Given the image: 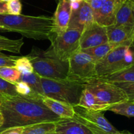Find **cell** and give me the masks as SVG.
I'll return each mask as SVG.
<instances>
[{
	"mask_svg": "<svg viewBox=\"0 0 134 134\" xmlns=\"http://www.w3.org/2000/svg\"><path fill=\"white\" fill-rule=\"evenodd\" d=\"M21 73L14 66H2L0 67V78L15 83L20 81Z\"/></svg>",
	"mask_w": 134,
	"mask_h": 134,
	"instance_id": "obj_24",
	"label": "cell"
},
{
	"mask_svg": "<svg viewBox=\"0 0 134 134\" xmlns=\"http://www.w3.org/2000/svg\"><path fill=\"white\" fill-rule=\"evenodd\" d=\"M56 131L60 134H93L87 127L74 118H60L56 122Z\"/></svg>",
	"mask_w": 134,
	"mask_h": 134,
	"instance_id": "obj_15",
	"label": "cell"
},
{
	"mask_svg": "<svg viewBox=\"0 0 134 134\" xmlns=\"http://www.w3.org/2000/svg\"><path fill=\"white\" fill-rule=\"evenodd\" d=\"M0 110L4 117V124L0 131L14 126L57 122L60 119L43 103L41 99L20 95L0 96Z\"/></svg>",
	"mask_w": 134,
	"mask_h": 134,
	"instance_id": "obj_1",
	"label": "cell"
},
{
	"mask_svg": "<svg viewBox=\"0 0 134 134\" xmlns=\"http://www.w3.org/2000/svg\"><path fill=\"white\" fill-rule=\"evenodd\" d=\"M70 3H81L83 1V0H69Z\"/></svg>",
	"mask_w": 134,
	"mask_h": 134,
	"instance_id": "obj_35",
	"label": "cell"
},
{
	"mask_svg": "<svg viewBox=\"0 0 134 134\" xmlns=\"http://www.w3.org/2000/svg\"><path fill=\"white\" fill-rule=\"evenodd\" d=\"M78 105L87 110L96 112L108 110L109 108L111 106L110 105L103 102L102 100L98 99L91 91L86 88H84L81 94Z\"/></svg>",
	"mask_w": 134,
	"mask_h": 134,
	"instance_id": "obj_16",
	"label": "cell"
},
{
	"mask_svg": "<svg viewBox=\"0 0 134 134\" xmlns=\"http://www.w3.org/2000/svg\"><path fill=\"white\" fill-rule=\"evenodd\" d=\"M43 103L60 118H73L75 114L74 106L46 96L41 97Z\"/></svg>",
	"mask_w": 134,
	"mask_h": 134,
	"instance_id": "obj_14",
	"label": "cell"
},
{
	"mask_svg": "<svg viewBox=\"0 0 134 134\" xmlns=\"http://www.w3.org/2000/svg\"><path fill=\"white\" fill-rule=\"evenodd\" d=\"M51 134H60V133H59L57 132V131H55V132L53 133H51Z\"/></svg>",
	"mask_w": 134,
	"mask_h": 134,
	"instance_id": "obj_38",
	"label": "cell"
},
{
	"mask_svg": "<svg viewBox=\"0 0 134 134\" xmlns=\"http://www.w3.org/2000/svg\"><path fill=\"white\" fill-rule=\"evenodd\" d=\"M72 14L71 3L69 0H59L53 18V34H59L69 28Z\"/></svg>",
	"mask_w": 134,
	"mask_h": 134,
	"instance_id": "obj_13",
	"label": "cell"
},
{
	"mask_svg": "<svg viewBox=\"0 0 134 134\" xmlns=\"http://www.w3.org/2000/svg\"><path fill=\"white\" fill-rule=\"evenodd\" d=\"M44 96L55 100L78 105L81 94L85 88L83 83L70 80H55L41 78Z\"/></svg>",
	"mask_w": 134,
	"mask_h": 134,
	"instance_id": "obj_4",
	"label": "cell"
},
{
	"mask_svg": "<svg viewBox=\"0 0 134 134\" xmlns=\"http://www.w3.org/2000/svg\"><path fill=\"white\" fill-rule=\"evenodd\" d=\"M133 24H134V0H126L117 13L113 26Z\"/></svg>",
	"mask_w": 134,
	"mask_h": 134,
	"instance_id": "obj_17",
	"label": "cell"
},
{
	"mask_svg": "<svg viewBox=\"0 0 134 134\" xmlns=\"http://www.w3.org/2000/svg\"><path fill=\"white\" fill-rule=\"evenodd\" d=\"M82 31L77 28H68L59 34H53L50 39L49 49L60 60L68 61L72 54L80 50V39Z\"/></svg>",
	"mask_w": 134,
	"mask_h": 134,
	"instance_id": "obj_7",
	"label": "cell"
},
{
	"mask_svg": "<svg viewBox=\"0 0 134 134\" xmlns=\"http://www.w3.org/2000/svg\"><path fill=\"white\" fill-rule=\"evenodd\" d=\"M15 84L16 86V90L19 95L32 98H38V99H41L42 97V96L36 93L32 90V88L25 82L19 81V82L15 83Z\"/></svg>",
	"mask_w": 134,
	"mask_h": 134,
	"instance_id": "obj_26",
	"label": "cell"
},
{
	"mask_svg": "<svg viewBox=\"0 0 134 134\" xmlns=\"http://www.w3.org/2000/svg\"><path fill=\"white\" fill-rule=\"evenodd\" d=\"M109 42L107 27L93 22L83 30L80 39V50L96 47Z\"/></svg>",
	"mask_w": 134,
	"mask_h": 134,
	"instance_id": "obj_10",
	"label": "cell"
},
{
	"mask_svg": "<svg viewBox=\"0 0 134 134\" xmlns=\"http://www.w3.org/2000/svg\"><path fill=\"white\" fill-rule=\"evenodd\" d=\"M24 126H14L0 131V134H23Z\"/></svg>",
	"mask_w": 134,
	"mask_h": 134,
	"instance_id": "obj_32",
	"label": "cell"
},
{
	"mask_svg": "<svg viewBox=\"0 0 134 134\" xmlns=\"http://www.w3.org/2000/svg\"><path fill=\"white\" fill-rule=\"evenodd\" d=\"M74 119L84 125L93 134H118L120 132L107 120L102 112L87 110L74 106Z\"/></svg>",
	"mask_w": 134,
	"mask_h": 134,
	"instance_id": "obj_8",
	"label": "cell"
},
{
	"mask_svg": "<svg viewBox=\"0 0 134 134\" xmlns=\"http://www.w3.org/2000/svg\"><path fill=\"white\" fill-rule=\"evenodd\" d=\"M41 78L42 77L34 71L29 74H21L20 81L26 83L38 95L44 96Z\"/></svg>",
	"mask_w": 134,
	"mask_h": 134,
	"instance_id": "obj_21",
	"label": "cell"
},
{
	"mask_svg": "<svg viewBox=\"0 0 134 134\" xmlns=\"http://www.w3.org/2000/svg\"><path fill=\"white\" fill-rule=\"evenodd\" d=\"M24 45L23 38L19 40H11L0 36V51H5L9 52L19 53Z\"/></svg>",
	"mask_w": 134,
	"mask_h": 134,
	"instance_id": "obj_23",
	"label": "cell"
},
{
	"mask_svg": "<svg viewBox=\"0 0 134 134\" xmlns=\"http://www.w3.org/2000/svg\"><path fill=\"white\" fill-rule=\"evenodd\" d=\"M56 131V122H43L24 126L23 134H51Z\"/></svg>",
	"mask_w": 134,
	"mask_h": 134,
	"instance_id": "obj_19",
	"label": "cell"
},
{
	"mask_svg": "<svg viewBox=\"0 0 134 134\" xmlns=\"http://www.w3.org/2000/svg\"><path fill=\"white\" fill-rule=\"evenodd\" d=\"M34 71L42 78L68 80L69 62L57 58L49 49L46 51L32 49L28 55Z\"/></svg>",
	"mask_w": 134,
	"mask_h": 134,
	"instance_id": "obj_3",
	"label": "cell"
},
{
	"mask_svg": "<svg viewBox=\"0 0 134 134\" xmlns=\"http://www.w3.org/2000/svg\"><path fill=\"white\" fill-rule=\"evenodd\" d=\"M85 88L103 102L110 105L128 100L124 91L116 84L98 78L87 82L85 84Z\"/></svg>",
	"mask_w": 134,
	"mask_h": 134,
	"instance_id": "obj_9",
	"label": "cell"
},
{
	"mask_svg": "<svg viewBox=\"0 0 134 134\" xmlns=\"http://www.w3.org/2000/svg\"><path fill=\"white\" fill-rule=\"evenodd\" d=\"M130 134H133V133H130Z\"/></svg>",
	"mask_w": 134,
	"mask_h": 134,
	"instance_id": "obj_39",
	"label": "cell"
},
{
	"mask_svg": "<svg viewBox=\"0 0 134 134\" xmlns=\"http://www.w3.org/2000/svg\"><path fill=\"white\" fill-rule=\"evenodd\" d=\"M18 56L7 55L0 51V67L15 66L16 61L19 59Z\"/></svg>",
	"mask_w": 134,
	"mask_h": 134,
	"instance_id": "obj_29",
	"label": "cell"
},
{
	"mask_svg": "<svg viewBox=\"0 0 134 134\" xmlns=\"http://www.w3.org/2000/svg\"><path fill=\"white\" fill-rule=\"evenodd\" d=\"M118 134H130V132L127 131H120Z\"/></svg>",
	"mask_w": 134,
	"mask_h": 134,
	"instance_id": "obj_36",
	"label": "cell"
},
{
	"mask_svg": "<svg viewBox=\"0 0 134 134\" xmlns=\"http://www.w3.org/2000/svg\"><path fill=\"white\" fill-rule=\"evenodd\" d=\"M108 110L128 118L134 117V101L127 100L114 104L111 105Z\"/></svg>",
	"mask_w": 134,
	"mask_h": 134,
	"instance_id": "obj_22",
	"label": "cell"
},
{
	"mask_svg": "<svg viewBox=\"0 0 134 134\" xmlns=\"http://www.w3.org/2000/svg\"><path fill=\"white\" fill-rule=\"evenodd\" d=\"M0 28L16 32L36 40H49L53 34V18L47 16H28L0 14Z\"/></svg>",
	"mask_w": 134,
	"mask_h": 134,
	"instance_id": "obj_2",
	"label": "cell"
},
{
	"mask_svg": "<svg viewBox=\"0 0 134 134\" xmlns=\"http://www.w3.org/2000/svg\"><path fill=\"white\" fill-rule=\"evenodd\" d=\"M114 48H115V47L113 44L107 42L96 47L82 49V51L90 55L94 61L97 63L98 62L104 59Z\"/></svg>",
	"mask_w": 134,
	"mask_h": 134,
	"instance_id": "obj_20",
	"label": "cell"
},
{
	"mask_svg": "<svg viewBox=\"0 0 134 134\" xmlns=\"http://www.w3.org/2000/svg\"><path fill=\"white\" fill-rule=\"evenodd\" d=\"M3 95L16 96L19 95V93L16 90L15 83L9 82L0 78V96Z\"/></svg>",
	"mask_w": 134,
	"mask_h": 134,
	"instance_id": "obj_27",
	"label": "cell"
},
{
	"mask_svg": "<svg viewBox=\"0 0 134 134\" xmlns=\"http://www.w3.org/2000/svg\"><path fill=\"white\" fill-rule=\"evenodd\" d=\"M95 22L93 10L83 0L77 9L72 11L69 28H77L82 31L87 26Z\"/></svg>",
	"mask_w": 134,
	"mask_h": 134,
	"instance_id": "obj_12",
	"label": "cell"
},
{
	"mask_svg": "<svg viewBox=\"0 0 134 134\" xmlns=\"http://www.w3.org/2000/svg\"><path fill=\"white\" fill-rule=\"evenodd\" d=\"M68 62V80L86 84L89 81L97 78L96 63L90 55L82 50H78L72 54Z\"/></svg>",
	"mask_w": 134,
	"mask_h": 134,
	"instance_id": "obj_6",
	"label": "cell"
},
{
	"mask_svg": "<svg viewBox=\"0 0 134 134\" xmlns=\"http://www.w3.org/2000/svg\"><path fill=\"white\" fill-rule=\"evenodd\" d=\"M133 47L122 46L113 49L102 60L96 63L97 78L117 72L134 64Z\"/></svg>",
	"mask_w": 134,
	"mask_h": 134,
	"instance_id": "obj_5",
	"label": "cell"
},
{
	"mask_svg": "<svg viewBox=\"0 0 134 134\" xmlns=\"http://www.w3.org/2000/svg\"><path fill=\"white\" fill-rule=\"evenodd\" d=\"M21 74H29L34 72L33 65L27 56L19 57L14 66Z\"/></svg>",
	"mask_w": 134,
	"mask_h": 134,
	"instance_id": "obj_25",
	"label": "cell"
},
{
	"mask_svg": "<svg viewBox=\"0 0 134 134\" xmlns=\"http://www.w3.org/2000/svg\"><path fill=\"white\" fill-rule=\"evenodd\" d=\"M98 79L113 83H134V64L120 71Z\"/></svg>",
	"mask_w": 134,
	"mask_h": 134,
	"instance_id": "obj_18",
	"label": "cell"
},
{
	"mask_svg": "<svg viewBox=\"0 0 134 134\" xmlns=\"http://www.w3.org/2000/svg\"><path fill=\"white\" fill-rule=\"evenodd\" d=\"M0 14H7V2L0 0Z\"/></svg>",
	"mask_w": 134,
	"mask_h": 134,
	"instance_id": "obj_33",
	"label": "cell"
},
{
	"mask_svg": "<svg viewBox=\"0 0 134 134\" xmlns=\"http://www.w3.org/2000/svg\"><path fill=\"white\" fill-rule=\"evenodd\" d=\"M1 1H2V2H10V1H12V0H1Z\"/></svg>",
	"mask_w": 134,
	"mask_h": 134,
	"instance_id": "obj_37",
	"label": "cell"
},
{
	"mask_svg": "<svg viewBox=\"0 0 134 134\" xmlns=\"http://www.w3.org/2000/svg\"><path fill=\"white\" fill-rule=\"evenodd\" d=\"M124 91L129 100H134V83H115Z\"/></svg>",
	"mask_w": 134,
	"mask_h": 134,
	"instance_id": "obj_30",
	"label": "cell"
},
{
	"mask_svg": "<svg viewBox=\"0 0 134 134\" xmlns=\"http://www.w3.org/2000/svg\"><path fill=\"white\" fill-rule=\"evenodd\" d=\"M125 1L126 0H108L100 9L94 12L95 21L105 27L113 25L117 13Z\"/></svg>",
	"mask_w": 134,
	"mask_h": 134,
	"instance_id": "obj_11",
	"label": "cell"
},
{
	"mask_svg": "<svg viewBox=\"0 0 134 134\" xmlns=\"http://www.w3.org/2000/svg\"><path fill=\"white\" fill-rule=\"evenodd\" d=\"M133 101H134V100H133Z\"/></svg>",
	"mask_w": 134,
	"mask_h": 134,
	"instance_id": "obj_40",
	"label": "cell"
},
{
	"mask_svg": "<svg viewBox=\"0 0 134 134\" xmlns=\"http://www.w3.org/2000/svg\"><path fill=\"white\" fill-rule=\"evenodd\" d=\"M7 14L11 15H21L22 4L20 0H12L7 3Z\"/></svg>",
	"mask_w": 134,
	"mask_h": 134,
	"instance_id": "obj_28",
	"label": "cell"
},
{
	"mask_svg": "<svg viewBox=\"0 0 134 134\" xmlns=\"http://www.w3.org/2000/svg\"><path fill=\"white\" fill-rule=\"evenodd\" d=\"M3 124H4V117H3L2 110H0V128L3 126Z\"/></svg>",
	"mask_w": 134,
	"mask_h": 134,
	"instance_id": "obj_34",
	"label": "cell"
},
{
	"mask_svg": "<svg viewBox=\"0 0 134 134\" xmlns=\"http://www.w3.org/2000/svg\"><path fill=\"white\" fill-rule=\"evenodd\" d=\"M92 8L93 12H96L103 7L108 0H85Z\"/></svg>",
	"mask_w": 134,
	"mask_h": 134,
	"instance_id": "obj_31",
	"label": "cell"
}]
</instances>
